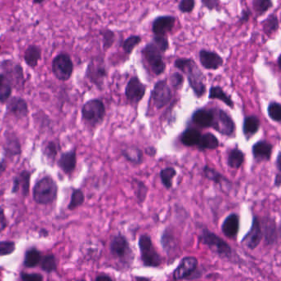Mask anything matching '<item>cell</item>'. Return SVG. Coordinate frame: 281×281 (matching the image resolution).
Returning <instances> with one entry per match:
<instances>
[{"instance_id": "cell-1", "label": "cell", "mask_w": 281, "mask_h": 281, "mask_svg": "<svg viewBox=\"0 0 281 281\" xmlns=\"http://www.w3.org/2000/svg\"><path fill=\"white\" fill-rule=\"evenodd\" d=\"M174 66L187 78L190 89L197 98H200L206 93L204 76L196 63L190 58H178L174 62Z\"/></svg>"}, {"instance_id": "cell-2", "label": "cell", "mask_w": 281, "mask_h": 281, "mask_svg": "<svg viewBox=\"0 0 281 281\" xmlns=\"http://www.w3.org/2000/svg\"><path fill=\"white\" fill-rule=\"evenodd\" d=\"M199 239L204 245L208 247L213 253L222 258L232 259L234 256L233 249L228 243H226L224 239H222L217 234L208 230L206 228H204L202 230Z\"/></svg>"}, {"instance_id": "cell-3", "label": "cell", "mask_w": 281, "mask_h": 281, "mask_svg": "<svg viewBox=\"0 0 281 281\" xmlns=\"http://www.w3.org/2000/svg\"><path fill=\"white\" fill-rule=\"evenodd\" d=\"M57 193V184L53 178L47 176L36 183L33 189V199L38 204H51L56 200Z\"/></svg>"}, {"instance_id": "cell-4", "label": "cell", "mask_w": 281, "mask_h": 281, "mask_svg": "<svg viewBox=\"0 0 281 281\" xmlns=\"http://www.w3.org/2000/svg\"><path fill=\"white\" fill-rule=\"evenodd\" d=\"M139 248L142 262L144 267L158 268L162 265V257L154 248L151 237L142 234L139 239Z\"/></svg>"}, {"instance_id": "cell-5", "label": "cell", "mask_w": 281, "mask_h": 281, "mask_svg": "<svg viewBox=\"0 0 281 281\" xmlns=\"http://www.w3.org/2000/svg\"><path fill=\"white\" fill-rule=\"evenodd\" d=\"M110 251L115 259L129 267L134 259L132 249L127 238L121 234H117L111 239L110 243Z\"/></svg>"}, {"instance_id": "cell-6", "label": "cell", "mask_w": 281, "mask_h": 281, "mask_svg": "<svg viewBox=\"0 0 281 281\" xmlns=\"http://www.w3.org/2000/svg\"><path fill=\"white\" fill-rule=\"evenodd\" d=\"M51 70L58 80L62 82L70 80L74 73V63L70 55L65 52L57 55L52 60Z\"/></svg>"}, {"instance_id": "cell-7", "label": "cell", "mask_w": 281, "mask_h": 281, "mask_svg": "<svg viewBox=\"0 0 281 281\" xmlns=\"http://www.w3.org/2000/svg\"><path fill=\"white\" fill-rule=\"evenodd\" d=\"M106 115V107L100 99H91L83 106V119L92 125L101 124Z\"/></svg>"}, {"instance_id": "cell-8", "label": "cell", "mask_w": 281, "mask_h": 281, "mask_svg": "<svg viewBox=\"0 0 281 281\" xmlns=\"http://www.w3.org/2000/svg\"><path fill=\"white\" fill-rule=\"evenodd\" d=\"M149 67L156 76L163 75L166 70V64L164 62L161 51L153 42H149L144 46L141 51Z\"/></svg>"}, {"instance_id": "cell-9", "label": "cell", "mask_w": 281, "mask_h": 281, "mask_svg": "<svg viewBox=\"0 0 281 281\" xmlns=\"http://www.w3.org/2000/svg\"><path fill=\"white\" fill-rule=\"evenodd\" d=\"M106 76L107 70L102 58L96 57L90 60L87 67L86 77L92 84L101 89Z\"/></svg>"}, {"instance_id": "cell-10", "label": "cell", "mask_w": 281, "mask_h": 281, "mask_svg": "<svg viewBox=\"0 0 281 281\" xmlns=\"http://www.w3.org/2000/svg\"><path fill=\"white\" fill-rule=\"evenodd\" d=\"M2 74L9 80L12 88L13 86L22 87L24 85V70L19 63L13 60H4L0 64Z\"/></svg>"}, {"instance_id": "cell-11", "label": "cell", "mask_w": 281, "mask_h": 281, "mask_svg": "<svg viewBox=\"0 0 281 281\" xmlns=\"http://www.w3.org/2000/svg\"><path fill=\"white\" fill-rule=\"evenodd\" d=\"M173 98V93L167 80H159L154 85L151 99L157 109L164 108Z\"/></svg>"}, {"instance_id": "cell-12", "label": "cell", "mask_w": 281, "mask_h": 281, "mask_svg": "<svg viewBox=\"0 0 281 281\" xmlns=\"http://www.w3.org/2000/svg\"><path fill=\"white\" fill-rule=\"evenodd\" d=\"M212 128L224 136H233L236 125L233 118L228 113L222 109H215V118Z\"/></svg>"}, {"instance_id": "cell-13", "label": "cell", "mask_w": 281, "mask_h": 281, "mask_svg": "<svg viewBox=\"0 0 281 281\" xmlns=\"http://www.w3.org/2000/svg\"><path fill=\"white\" fill-rule=\"evenodd\" d=\"M146 93V85L140 81L137 76H134L128 81L125 87V95L130 103L138 104Z\"/></svg>"}, {"instance_id": "cell-14", "label": "cell", "mask_w": 281, "mask_h": 281, "mask_svg": "<svg viewBox=\"0 0 281 281\" xmlns=\"http://www.w3.org/2000/svg\"><path fill=\"white\" fill-rule=\"evenodd\" d=\"M198 260L195 257H185L181 261L180 264L173 272V279L175 281L187 280L196 272Z\"/></svg>"}, {"instance_id": "cell-15", "label": "cell", "mask_w": 281, "mask_h": 281, "mask_svg": "<svg viewBox=\"0 0 281 281\" xmlns=\"http://www.w3.org/2000/svg\"><path fill=\"white\" fill-rule=\"evenodd\" d=\"M262 238H263V233H262L260 219H258V217L253 216V224L250 230L244 236L242 243H244L246 247L250 250H254L260 245Z\"/></svg>"}, {"instance_id": "cell-16", "label": "cell", "mask_w": 281, "mask_h": 281, "mask_svg": "<svg viewBox=\"0 0 281 281\" xmlns=\"http://www.w3.org/2000/svg\"><path fill=\"white\" fill-rule=\"evenodd\" d=\"M199 62L205 70H217L224 65V59L214 51L201 50L199 53Z\"/></svg>"}, {"instance_id": "cell-17", "label": "cell", "mask_w": 281, "mask_h": 281, "mask_svg": "<svg viewBox=\"0 0 281 281\" xmlns=\"http://www.w3.org/2000/svg\"><path fill=\"white\" fill-rule=\"evenodd\" d=\"M176 18L174 16L165 15L157 17L152 24V31L154 36H165L172 31L175 26Z\"/></svg>"}, {"instance_id": "cell-18", "label": "cell", "mask_w": 281, "mask_h": 281, "mask_svg": "<svg viewBox=\"0 0 281 281\" xmlns=\"http://www.w3.org/2000/svg\"><path fill=\"white\" fill-rule=\"evenodd\" d=\"M215 118V109H198L193 113L191 120L201 128L212 127Z\"/></svg>"}, {"instance_id": "cell-19", "label": "cell", "mask_w": 281, "mask_h": 281, "mask_svg": "<svg viewBox=\"0 0 281 281\" xmlns=\"http://www.w3.org/2000/svg\"><path fill=\"white\" fill-rule=\"evenodd\" d=\"M240 227V219L238 214L233 213L224 219L221 226V230L227 238L234 239L237 238Z\"/></svg>"}, {"instance_id": "cell-20", "label": "cell", "mask_w": 281, "mask_h": 281, "mask_svg": "<svg viewBox=\"0 0 281 281\" xmlns=\"http://www.w3.org/2000/svg\"><path fill=\"white\" fill-rule=\"evenodd\" d=\"M7 112L16 117H25L28 114L27 101L20 96H13L7 100Z\"/></svg>"}, {"instance_id": "cell-21", "label": "cell", "mask_w": 281, "mask_h": 281, "mask_svg": "<svg viewBox=\"0 0 281 281\" xmlns=\"http://www.w3.org/2000/svg\"><path fill=\"white\" fill-rule=\"evenodd\" d=\"M261 227L267 244L273 245L277 243L278 240V233H277V224L274 219L265 218L263 221L261 223Z\"/></svg>"}, {"instance_id": "cell-22", "label": "cell", "mask_w": 281, "mask_h": 281, "mask_svg": "<svg viewBox=\"0 0 281 281\" xmlns=\"http://www.w3.org/2000/svg\"><path fill=\"white\" fill-rule=\"evenodd\" d=\"M273 145L267 140H260L253 146V155L258 161H268L271 159Z\"/></svg>"}, {"instance_id": "cell-23", "label": "cell", "mask_w": 281, "mask_h": 281, "mask_svg": "<svg viewBox=\"0 0 281 281\" xmlns=\"http://www.w3.org/2000/svg\"><path fill=\"white\" fill-rule=\"evenodd\" d=\"M77 164V156L75 149L66 152L60 157L58 165L66 174H70L75 171Z\"/></svg>"}, {"instance_id": "cell-24", "label": "cell", "mask_w": 281, "mask_h": 281, "mask_svg": "<svg viewBox=\"0 0 281 281\" xmlns=\"http://www.w3.org/2000/svg\"><path fill=\"white\" fill-rule=\"evenodd\" d=\"M30 178L31 173L28 171H23L14 178L13 181V188L12 192H17L18 190H22V194L24 196L28 195L29 187H30Z\"/></svg>"}, {"instance_id": "cell-25", "label": "cell", "mask_w": 281, "mask_h": 281, "mask_svg": "<svg viewBox=\"0 0 281 281\" xmlns=\"http://www.w3.org/2000/svg\"><path fill=\"white\" fill-rule=\"evenodd\" d=\"M260 126H261V122L257 115L246 116L243 121V135H245L246 139L249 140L255 134H257L259 130Z\"/></svg>"}, {"instance_id": "cell-26", "label": "cell", "mask_w": 281, "mask_h": 281, "mask_svg": "<svg viewBox=\"0 0 281 281\" xmlns=\"http://www.w3.org/2000/svg\"><path fill=\"white\" fill-rule=\"evenodd\" d=\"M24 61L29 67L31 69L35 68L38 65L39 61L41 59V48L36 45H31L27 47L25 51Z\"/></svg>"}, {"instance_id": "cell-27", "label": "cell", "mask_w": 281, "mask_h": 281, "mask_svg": "<svg viewBox=\"0 0 281 281\" xmlns=\"http://www.w3.org/2000/svg\"><path fill=\"white\" fill-rule=\"evenodd\" d=\"M201 135L200 131L195 128H187L181 135V142L185 146H195L199 144Z\"/></svg>"}, {"instance_id": "cell-28", "label": "cell", "mask_w": 281, "mask_h": 281, "mask_svg": "<svg viewBox=\"0 0 281 281\" xmlns=\"http://www.w3.org/2000/svg\"><path fill=\"white\" fill-rule=\"evenodd\" d=\"M209 99H218L219 101H223L227 106L233 109L234 107V102L231 96L226 94L224 89L219 86H212L209 89Z\"/></svg>"}, {"instance_id": "cell-29", "label": "cell", "mask_w": 281, "mask_h": 281, "mask_svg": "<svg viewBox=\"0 0 281 281\" xmlns=\"http://www.w3.org/2000/svg\"><path fill=\"white\" fill-rule=\"evenodd\" d=\"M245 161V154L242 150L234 148L231 149L228 155V166L231 169H238Z\"/></svg>"}, {"instance_id": "cell-30", "label": "cell", "mask_w": 281, "mask_h": 281, "mask_svg": "<svg viewBox=\"0 0 281 281\" xmlns=\"http://www.w3.org/2000/svg\"><path fill=\"white\" fill-rule=\"evenodd\" d=\"M219 141L218 138L212 134V133H206L204 135H201L199 144H197V147L199 150H206V149H216L219 148Z\"/></svg>"}, {"instance_id": "cell-31", "label": "cell", "mask_w": 281, "mask_h": 281, "mask_svg": "<svg viewBox=\"0 0 281 281\" xmlns=\"http://www.w3.org/2000/svg\"><path fill=\"white\" fill-rule=\"evenodd\" d=\"M122 155L127 161L135 164H140L143 162V151L138 147L131 146L122 150Z\"/></svg>"}, {"instance_id": "cell-32", "label": "cell", "mask_w": 281, "mask_h": 281, "mask_svg": "<svg viewBox=\"0 0 281 281\" xmlns=\"http://www.w3.org/2000/svg\"><path fill=\"white\" fill-rule=\"evenodd\" d=\"M263 30L267 36H271L272 34L276 33L280 28L279 18L276 13H272L262 22Z\"/></svg>"}, {"instance_id": "cell-33", "label": "cell", "mask_w": 281, "mask_h": 281, "mask_svg": "<svg viewBox=\"0 0 281 281\" xmlns=\"http://www.w3.org/2000/svg\"><path fill=\"white\" fill-rule=\"evenodd\" d=\"M12 86L3 74H0V102H6L12 95Z\"/></svg>"}, {"instance_id": "cell-34", "label": "cell", "mask_w": 281, "mask_h": 281, "mask_svg": "<svg viewBox=\"0 0 281 281\" xmlns=\"http://www.w3.org/2000/svg\"><path fill=\"white\" fill-rule=\"evenodd\" d=\"M41 253L36 248H30L25 255L24 266L27 268L36 267L41 262Z\"/></svg>"}, {"instance_id": "cell-35", "label": "cell", "mask_w": 281, "mask_h": 281, "mask_svg": "<svg viewBox=\"0 0 281 281\" xmlns=\"http://www.w3.org/2000/svg\"><path fill=\"white\" fill-rule=\"evenodd\" d=\"M161 243L163 248L168 254L173 253L176 249V240L173 233L167 228L162 234Z\"/></svg>"}, {"instance_id": "cell-36", "label": "cell", "mask_w": 281, "mask_h": 281, "mask_svg": "<svg viewBox=\"0 0 281 281\" xmlns=\"http://www.w3.org/2000/svg\"><path fill=\"white\" fill-rule=\"evenodd\" d=\"M159 175H160L163 185L167 189H171L173 187V178H175V176L177 175V171L175 170V169H173L172 167H169L166 169H162Z\"/></svg>"}, {"instance_id": "cell-37", "label": "cell", "mask_w": 281, "mask_h": 281, "mask_svg": "<svg viewBox=\"0 0 281 281\" xmlns=\"http://www.w3.org/2000/svg\"><path fill=\"white\" fill-rule=\"evenodd\" d=\"M203 173H204V176L207 179L214 182L216 184L222 185V183H224V181L228 182V179H226L224 176L222 175L221 173H219L218 171L215 170L214 169H212V168L207 166V165L204 167Z\"/></svg>"}, {"instance_id": "cell-38", "label": "cell", "mask_w": 281, "mask_h": 281, "mask_svg": "<svg viewBox=\"0 0 281 281\" xmlns=\"http://www.w3.org/2000/svg\"><path fill=\"white\" fill-rule=\"evenodd\" d=\"M142 41L141 36H136V35H132L129 36L128 38L125 39L121 44L123 51H125V54L130 55L134 51V49L139 45Z\"/></svg>"}, {"instance_id": "cell-39", "label": "cell", "mask_w": 281, "mask_h": 281, "mask_svg": "<svg viewBox=\"0 0 281 281\" xmlns=\"http://www.w3.org/2000/svg\"><path fill=\"white\" fill-rule=\"evenodd\" d=\"M85 200V194L83 192L82 190L80 189H75L73 190L72 195H71V199H70V204L68 205V209L70 210L77 209L78 207L82 205Z\"/></svg>"}, {"instance_id": "cell-40", "label": "cell", "mask_w": 281, "mask_h": 281, "mask_svg": "<svg viewBox=\"0 0 281 281\" xmlns=\"http://www.w3.org/2000/svg\"><path fill=\"white\" fill-rule=\"evenodd\" d=\"M134 184L135 186V195L139 204L144 203L149 192V188L141 181L134 179Z\"/></svg>"}, {"instance_id": "cell-41", "label": "cell", "mask_w": 281, "mask_h": 281, "mask_svg": "<svg viewBox=\"0 0 281 281\" xmlns=\"http://www.w3.org/2000/svg\"><path fill=\"white\" fill-rule=\"evenodd\" d=\"M40 262H41V269L43 270L44 272H47V273L55 272L56 267H57L56 257L52 254L46 255L42 258V260L41 259Z\"/></svg>"}, {"instance_id": "cell-42", "label": "cell", "mask_w": 281, "mask_h": 281, "mask_svg": "<svg viewBox=\"0 0 281 281\" xmlns=\"http://www.w3.org/2000/svg\"><path fill=\"white\" fill-rule=\"evenodd\" d=\"M253 7L255 12L261 16L273 7V2L272 0H253Z\"/></svg>"}, {"instance_id": "cell-43", "label": "cell", "mask_w": 281, "mask_h": 281, "mask_svg": "<svg viewBox=\"0 0 281 281\" xmlns=\"http://www.w3.org/2000/svg\"><path fill=\"white\" fill-rule=\"evenodd\" d=\"M100 35L102 36V43H103V49L107 51L111 48L115 41V34L114 31L110 29H103L100 31Z\"/></svg>"}, {"instance_id": "cell-44", "label": "cell", "mask_w": 281, "mask_h": 281, "mask_svg": "<svg viewBox=\"0 0 281 281\" xmlns=\"http://www.w3.org/2000/svg\"><path fill=\"white\" fill-rule=\"evenodd\" d=\"M269 117L276 122L281 121V105L277 101H272L267 108Z\"/></svg>"}, {"instance_id": "cell-45", "label": "cell", "mask_w": 281, "mask_h": 281, "mask_svg": "<svg viewBox=\"0 0 281 281\" xmlns=\"http://www.w3.org/2000/svg\"><path fill=\"white\" fill-rule=\"evenodd\" d=\"M152 42L158 47L162 53H165L169 49V42L165 36H154Z\"/></svg>"}, {"instance_id": "cell-46", "label": "cell", "mask_w": 281, "mask_h": 281, "mask_svg": "<svg viewBox=\"0 0 281 281\" xmlns=\"http://www.w3.org/2000/svg\"><path fill=\"white\" fill-rule=\"evenodd\" d=\"M15 251V243L11 241L0 242V256L12 254Z\"/></svg>"}, {"instance_id": "cell-47", "label": "cell", "mask_w": 281, "mask_h": 281, "mask_svg": "<svg viewBox=\"0 0 281 281\" xmlns=\"http://www.w3.org/2000/svg\"><path fill=\"white\" fill-rule=\"evenodd\" d=\"M195 0H181L178 7L183 13H190L195 8Z\"/></svg>"}, {"instance_id": "cell-48", "label": "cell", "mask_w": 281, "mask_h": 281, "mask_svg": "<svg viewBox=\"0 0 281 281\" xmlns=\"http://www.w3.org/2000/svg\"><path fill=\"white\" fill-rule=\"evenodd\" d=\"M58 149H59V145L56 144V142H49L44 149V153L49 159L53 160L57 154Z\"/></svg>"}, {"instance_id": "cell-49", "label": "cell", "mask_w": 281, "mask_h": 281, "mask_svg": "<svg viewBox=\"0 0 281 281\" xmlns=\"http://www.w3.org/2000/svg\"><path fill=\"white\" fill-rule=\"evenodd\" d=\"M171 83L176 89H180L184 82V77L180 73H173L170 78Z\"/></svg>"}, {"instance_id": "cell-50", "label": "cell", "mask_w": 281, "mask_h": 281, "mask_svg": "<svg viewBox=\"0 0 281 281\" xmlns=\"http://www.w3.org/2000/svg\"><path fill=\"white\" fill-rule=\"evenodd\" d=\"M201 3L209 11L214 9L219 10V5H220L219 0H201Z\"/></svg>"}, {"instance_id": "cell-51", "label": "cell", "mask_w": 281, "mask_h": 281, "mask_svg": "<svg viewBox=\"0 0 281 281\" xmlns=\"http://www.w3.org/2000/svg\"><path fill=\"white\" fill-rule=\"evenodd\" d=\"M21 279L22 281H42L43 277L41 275L37 274V273H31V274H30V273L22 272V274H21Z\"/></svg>"}, {"instance_id": "cell-52", "label": "cell", "mask_w": 281, "mask_h": 281, "mask_svg": "<svg viewBox=\"0 0 281 281\" xmlns=\"http://www.w3.org/2000/svg\"><path fill=\"white\" fill-rule=\"evenodd\" d=\"M7 218L5 216L4 211L2 208H0V232L4 230L7 228Z\"/></svg>"}, {"instance_id": "cell-53", "label": "cell", "mask_w": 281, "mask_h": 281, "mask_svg": "<svg viewBox=\"0 0 281 281\" xmlns=\"http://www.w3.org/2000/svg\"><path fill=\"white\" fill-rule=\"evenodd\" d=\"M241 17L239 21L241 22H247L250 19L251 15H252V12H251L249 9H244L243 10V12L241 13Z\"/></svg>"}, {"instance_id": "cell-54", "label": "cell", "mask_w": 281, "mask_h": 281, "mask_svg": "<svg viewBox=\"0 0 281 281\" xmlns=\"http://www.w3.org/2000/svg\"><path fill=\"white\" fill-rule=\"evenodd\" d=\"M281 185V173H277V175L276 176V178H275V187H280Z\"/></svg>"}, {"instance_id": "cell-55", "label": "cell", "mask_w": 281, "mask_h": 281, "mask_svg": "<svg viewBox=\"0 0 281 281\" xmlns=\"http://www.w3.org/2000/svg\"><path fill=\"white\" fill-rule=\"evenodd\" d=\"M111 277L109 276H106V275H101V276H98L96 277V281H111Z\"/></svg>"}, {"instance_id": "cell-56", "label": "cell", "mask_w": 281, "mask_h": 281, "mask_svg": "<svg viewBox=\"0 0 281 281\" xmlns=\"http://www.w3.org/2000/svg\"><path fill=\"white\" fill-rule=\"evenodd\" d=\"M281 152H279V154H278V155H277V170H278V172H280V173H281Z\"/></svg>"}, {"instance_id": "cell-57", "label": "cell", "mask_w": 281, "mask_h": 281, "mask_svg": "<svg viewBox=\"0 0 281 281\" xmlns=\"http://www.w3.org/2000/svg\"><path fill=\"white\" fill-rule=\"evenodd\" d=\"M145 152H146L147 154H149L150 156H154V154H156V149L153 148V147H151V148H147Z\"/></svg>"}, {"instance_id": "cell-58", "label": "cell", "mask_w": 281, "mask_h": 281, "mask_svg": "<svg viewBox=\"0 0 281 281\" xmlns=\"http://www.w3.org/2000/svg\"><path fill=\"white\" fill-rule=\"evenodd\" d=\"M6 169V164L4 163H0V176L2 175Z\"/></svg>"}, {"instance_id": "cell-59", "label": "cell", "mask_w": 281, "mask_h": 281, "mask_svg": "<svg viewBox=\"0 0 281 281\" xmlns=\"http://www.w3.org/2000/svg\"><path fill=\"white\" fill-rule=\"evenodd\" d=\"M47 0H32L34 4H41L42 2H46Z\"/></svg>"}, {"instance_id": "cell-60", "label": "cell", "mask_w": 281, "mask_h": 281, "mask_svg": "<svg viewBox=\"0 0 281 281\" xmlns=\"http://www.w3.org/2000/svg\"><path fill=\"white\" fill-rule=\"evenodd\" d=\"M0 51H1V46H0Z\"/></svg>"}]
</instances>
